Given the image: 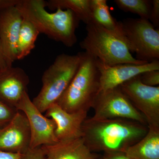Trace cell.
<instances>
[{
	"label": "cell",
	"mask_w": 159,
	"mask_h": 159,
	"mask_svg": "<svg viewBox=\"0 0 159 159\" xmlns=\"http://www.w3.org/2000/svg\"><path fill=\"white\" fill-rule=\"evenodd\" d=\"M131 53L137 59L149 62L159 59V30L145 19L128 18L121 22Z\"/></svg>",
	"instance_id": "cell-6"
},
{
	"label": "cell",
	"mask_w": 159,
	"mask_h": 159,
	"mask_svg": "<svg viewBox=\"0 0 159 159\" xmlns=\"http://www.w3.org/2000/svg\"><path fill=\"white\" fill-rule=\"evenodd\" d=\"M21 154L0 150V159H20Z\"/></svg>",
	"instance_id": "cell-27"
},
{
	"label": "cell",
	"mask_w": 159,
	"mask_h": 159,
	"mask_svg": "<svg viewBox=\"0 0 159 159\" xmlns=\"http://www.w3.org/2000/svg\"><path fill=\"white\" fill-rule=\"evenodd\" d=\"M81 54L77 73L56 102L68 112L89 111L99 92V73L97 58L86 52Z\"/></svg>",
	"instance_id": "cell-4"
},
{
	"label": "cell",
	"mask_w": 159,
	"mask_h": 159,
	"mask_svg": "<svg viewBox=\"0 0 159 159\" xmlns=\"http://www.w3.org/2000/svg\"><path fill=\"white\" fill-rule=\"evenodd\" d=\"M107 159H132L122 152L103 153Z\"/></svg>",
	"instance_id": "cell-26"
},
{
	"label": "cell",
	"mask_w": 159,
	"mask_h": 159,
	"mask_svg": "<svg viewBox=\"0 0 159 159\" xmlns=\"http://www.w3.org/2000/svg\"><path fill=\"white\" fill-rule=\"evenodd\" d=\"M87 34L80 47L102 63L143 64L148 63L133 56L123 34L103 28L93 20L86 25Z\"/></svg>",
	"instance_id": "cell-3"
},
{
	"label": "cell",
	"mask_w": 159,
	"mask_h": 159,
	"mask_svg": "<svg viewBox=\"0 0 159 159\" xmlns=\"http://www.w3.org/2000/svg\"><path fill=\"white\" fill-rule=\"evenodd\" d=\"M119 87L145 118L148 128L159 129V87L143 84L139 75Z\"/></svg>",
	"instance_id": "cell-8"
},
{
	"label": "cell",
	"mask_w": 159,
	"mask_h": 159,
	"mask_svg": "<svg viewBox=\"0 0 159 159\" xmlns=\"http://www.w3.org/2000/svg\"><path fill=\"white\" fill-rule=\"evenodd\" d=\"M152 8L148 20L154 26L159 27V0L151 1Z\"/></svg>",
	"instance_id": "cell-24"
},
{
	"label": "cell",
	"mask_w": 159,
	"mask_h": 159,
	"mask_svg": "<svg viewBox=\"0 0 159 159\" xmlns=\"http://www.w3.org/2000/svg\"><path fill=\"white\" fill-rule=\"evenodd\" d=\"M88 111H66L57 103L52 104L45 112V116L56 124L55 134L57 141L79 139L82 137V126Z\"/></svg>",
	"instance_id": "cell-12"
},
{
	"label": "cell",
	"mask_w": 159,
	"mask_h": 159,
	"mask_svg": "<svg viewBox=\"0 0 159 159\" xmlns=\"http://www.w3.org/2000/svg\"><path fill=\"white\" fill-rule=\"evenodd\" d=\"M97 65L99 73V93L119 87L124 83L147 71L159 70V60L143 64H121L109 66L97 58Z\"/></svg>",
	"instance_id": "cell-10"
},
{
	"label": "cell",
	"mask_w": 159,
	"mask_h": 159,
	"mask_svg": "<svg viewBox=\"0 0 159 159\" xmlns=\"http://www.w3.org/2000/svg\"><path fill=\"white\" fill-rule=\"evenodd\" d=\"M114 2L122 11L138 15L141 18L149 20L152 8L151 1L115 0Z\"/></svg>",
	"instance_id": "cell-20"
},
{
	"label": "cell",
	"mask_w": 159,
	"mask_h": 159,
	"mask_svg": "<svg viewBox=\"0 0 159 159\" xmlns=\"http://www.w3.org/2000/svg\"><path fill=\"white\" fill-rule=\"evenodd\" d=\"M44 0H21L16 6L23 18L28 20L40 33L71 48L76 44V30L80 21L69 9H57L54 12L46 9Z\"/></svg>",
	"instance_id": "cell-2"
},
{
	"label": "cell",
	"mask_w": 159,
	"mask_h": 159,
	"mask_svg": "<svg viewBox=\"0 0 159 159\" xmlns=\"http://www.w3.org/2000/svg\"><path fill=\"white\" fill-rule=\"evenodd\" d=\"M9 67L6 61V56L3 51L2 45L0 40V70Z\"/></svg>",
	"instance_id": "cell-28"
},
{
	"label": "cell",
	"mask_w": 159,
	"mask_h": 159,
	"mask_svg": "<svg viewBox=\"0 0 159 159\" xmlns=\"http://www.w3.org/2000/svg\"><path fill=\"white\" fill-rule=\"evenodd\" d=\"M21 0H0V13L6 9L16 7Z\"/></svg>",
	"instance_id": "cell-25"
},
{
	"label": "cell",
	"mask_w": 159,
	"mask_h": 159,
	"mask_svg": "<svg viewBox=\"0 0 159 159\" xmlns=\"http://www.w3.org/2000/svg\"><path fill=\"white\" fill-rule=\"evenodd\" d=\"M141 82L148 86H159V70L147 71L139 75Z\"/></svg>",
	"instance_id": "cell-22"
},
{
	"label": "cell",
	"mask_w": 159,
	"mask_h": 159,
	"mask_svg": "<svg viewBox=\"0 0 159 159\" xmlns=\"http://www.w3.org/2000/svg\"><path fill=\"white\" fill-rule=\"evenodd\" d=\"M18 110L0 100V129L6 126L15 116Z\"/></svg>",
	"instance_id": "cell-21"
},
{
	"label": "cell",
	"mask_w": 159,
	"mask_h": 159,
	"mask_svg": "<svg viewBox=\"0 0 159 159\" xmlns=\"http://www.w3.org/2000/svg\"><path fill=\"white\" fill-rule=\"evenodd\" d=\"M29 83V76L21 68L12 66L0 70V100L16 109L24 94L28 92Z\"/></svg>",
	"instance_id": "cell-13"
},
{
	"label": "cell",
	"mask_w": 159,
	"mask_h": 159,
	"mask_svg": "<svg viewBox=\"0 0 159 159\" xmlns=\"http://www.w3.org/2000/svg\"><path fill=\"white\" fill-rule=\"evenodd\" d=\"M22 20L16 7L0 13V40L9 67L17 60L18 39Z\"/></svg>",
	"instance_id": "cell-14"
},
{
	"label": "cell",
	"mask_w": 159,
	"mask_h": 159,
	"mask_svg": "<svg viewBox=\"0 0 159 159\" xmlns=\"http://www.w3.org/2000/svg\"><path fill=\"white\" fill-rule=\"evenodd\" d=\"M46 7L51 10L69 9L74 12L79 20L87 25L93 20L91 0H49Z\"/></svg>",
	"instance_id": "cell-17"
},
{
	"label": "cell",
	"mask_w": 159,
	"mask_h": 159,
	"mask_svg": "<svg viewBox=\"0 0 159 159\" xmlns=\"http://www.w3.org/2000/svg\"><path fill=\"white\" fill-rule=\"evenodd\" d=\"M16 109L24 113L29 121L31 134L30 148L52 145L58 142L55 134V122L43 115L32 102L28 92L24 94Z\"/></svg>",
	"instance_id": "cell-9"
},
{
	"label": "cell",
	"mask_w": 159,
	"mask_h": 159,
	"mask_svg": "<svg viewBox=\"0 0 159 159\" xmlns=\"http://www.w3.org/2000/svg\"><path fill=\"white\" fill-rule=\"evenodd\" d=\"M81 52L61 54L44 72L42 86L32 102L41 112H45L64 93L77 73L81 62Z\"/></svg>",
	"instance_id": "cell-5"
},
{
	"label": "cell",
	"mask_w": 159,
	"mask_h": 159,
	"mask_svg": "<svg viewBox=\"0 0 159 159\" xmlns=\"http://www.w3.org/2000/svg\"><path fill=\"white\" fill-rule=\"evenodd\" d=\"M31 134L25 114L18 111L11 121L0 129V150L24 153L31 146Z\"/></svg>",
	"instance_id": "cell-11"
},
{
	"label": "cell",
	"mask_w": 159,
	"mask_h": 159,
	"mask_svg": "<svg viewBox=\"0 0 159 159\" xmlns=\"http://www.w3.org/2000/svg\"><path fill=\"white\" fill-rule=\"evenodd\" d=\"M92 18L94 21L110 31L123 34L121 22L112 16L107 0H91Z\"/></svg>",
	"instance_id": "cell-18"
},
{
	"label": "cell",
	"mask_w": 159,
	"mask_h": 159,
	"mask_svg": "<svg viewBox=\"0 0 159 159\" xmlns=\"http://www.w3.org/2000/svg\"><path fill=\"white\" fill-rule=\"evenodd\" d=\"M96 120L123 119L147 125L144 116L137 110L119 87L97 95L92 105Z\"/></svg>",
	"instance_id": "cell-7"
},
{
	"label": "cell",
	"mask_w": 159,
	"mask_h": 159,
	"mask_svg": "<svg viewBox=\"0 0 159 159\" xmlns=\"http://www.w3.org/2000/svg\"><path fill=\"white\" fill-rule=\"evenodd\" d=\"M20 159H46L45 155L41 147L30 148L21 154Z\"/></svg>",
	"instance_id": "cell-23"
},
{
	"label": "cell",
	"mask_w": 159,
	"mask_h": 159,
	"mask_svg": "<svg viewBox=\"0 0 159 159\" xmlns=\"http://www.w3.org/2000/svg\"><path fill=\"white\" fill-rule=\"evenodd\" d=\"M123 152L132 159H159V129L148 128L145 136Z\"/></svg>",
	"instance_id": "cell-16"
},
{
	"label": "cell",
	"mask_w": 159,
	"mask_h": 159,
	"mask_svg": "<svg viewBox=\"0 0 159 159\" xmlns=\"http://www.w3.org/2000/svg\"><path fill=\"white\" fill-rule=\"evenodd\" d=\"M96 159H107V158L103 155H99V156Z\"/></svg>",
	"instance_id": "cell-29"
},
{
	"label": "cell",
	"mask_w": 159,
	"mask_h": 159,
	"mask_svg": "<svg viewBox=\"0 0 159 159\" xmlns=\"http://www.w3.org/2000/svg\"><path fill=\"white\" fill-rule=\"evenodd\" d=\"M41 147L46 159H96L99 156L90 150L82 138Z\"/></svg>",
	"instance_id": "cell-15"
},
{
	"label": "cell",
	"mask_w": 159,
	"mask_h": 159,
	"mask_svg": "<svg viewBox=\"0 0 159 159\" xmlns=\"http://www.w3.org/2000/svg\"><path fill=\"white\" fill-rule=\"evenodd\" d=\"M148 131L147 125L132 120L87 118L83 124L82 138L92 152H123L142 139Z\"/></svg>",
	"instance_id": "cell-1"
},
{
	"label": "cell",
	"mask_w": 159,
	"mask_h": 159,
	"mask_svg": "<svg viewBox=\"0 0 159 159\" xmlns=\"http://www.w3.org/2000/svg\"><path fill=\"white\" fill-rule=\"evenodd\" d=\"M39 34L30 21L23 18L18 39L17 60L24 59L30 54Z\"/></svg>",
	"instance_id": "cell-19"
}]
</instances>
